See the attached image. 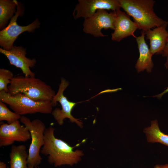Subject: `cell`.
Wrapping results in <instances>:
<instances>
[{"mask_svg":"<svg viewBox=\"0 0 168 168\" xmlns=\"http://www.w3.org/2000/svg\"><path fill=\"white\" fill-rule=\"evenodd\" d=\"M55 129L52 126L46 128L44 133V142L40 152L47 156L48 162L55 167L67 165L72 166L81 160L82 151L73 148L80 145L72 147L65 141L56 138L54 135Z\"/></svg>","mask_w":168,"mask_h":168,"instance_id":"obj_1","label":"cell"},{"mask_svg":"<svg viewBox=\"0 0 168 168\" xmlns=\"http://www.w3.org/2000/svg\"><path fill=\"white\" fill-rule=\"evenodd\" d=\"M120 7L138 25L139 29L146 31L165 25L168 21L158 17L154 12L153 0H119Z\"/></svg>","mask_w":168,"mask_h":168,"instance_id":"obj_2","label":"cell"},{"mask_svg":"<svg viewBox=\"0 0 168 168\" xmlns=\"http://www.w3.org/2000/svg\"><path fill=\"white\" fill-rule=\"evenodd\" d=\"M8 88L11 95L22 93L36 101H52L56 94L50 86L40 79L21 75L14 76Z\"/></svg>","mask_w":168,"mask_h":168,"instance_id":"obj_3","label":"cell"},{"mask_svg":"<svg viewBox=\"0 0 168 168\" xmlns=\"http://www.w3.org/2000/svg\"><path fill=\"white\" fill-rule=\"evenodd\" d=\"M0 101L8 105L14 112L21 116L37 113L49 114L52 111L51 101H36L20 93L11 95L0 91Z\"/></svg>","mask_w":168,"mask_h":168,"instance_id":"obj_4","label":"cell"},{"mask_svg":"<svg viewBox=\"0 0 168 168\" xmlns=\"http://www.w3.org/2000/svg\"><path fill=\"white\" fill-rule=\"evenodd\" d=\"M21 122L29 131L31 138L27 160L28 166L36 167L40 165L43 158L40 155V150L44 142V133L46 129L44 124L36 119L31 121L27 117L21 116Z\"/></svg>","mask_w":168,"mask_h":168,"instance_id":"obj_5","label":"cell"},{"mask_svg":"<svg viewBox=\"0 0 168 168\" xmlns=\"http://www.w3.org/2000/svg\"><path fill=\"white\" fill-rule=\"evenodd\" d=\"M24 11L22 4L18 1L17 11L11 19L8 26L0 31V45L2 49L8 50L14 46L13 44L19 36L23 33L27 31L33 32L40 27V22L38 19L26 26L18 24L17 20L19 16H22Z\"/></svg>","mask_w":168,"mask_h":168,"instance_id":"obj_6","label":"cell"},{"mask_svg":"<svg viewBox=\"0 0 168 168\" xmlns=\"http://www.w3.org/2000/svg\"><path fill=\"white\" fill-rule=\"evenodd\" d=\"M115 18V11L109 13L106 10H97L91 16L84 19L83 31L95 37L106 36L101 30L109 29L114 30Z\"/></svg>","mask_w":168,"mask_h":168,"instance_id":"obj_7","label":"cell"},{"mask_svg":"<svg viewBox=\"0 0 168 168\" xmlns=\"http://www.w3.org/2000/svg\"><path fill=\"white\" fill-rule=\"evenodd\" d=\"M68 85V82L63 78H61L58 91L54 96L51 102L53 107L56 106L57 102H59L61 105L62 109L61 110L59 108H56L52 111L51 114L60 125L63 124L64 119L67 118L69 119L71 122H75L80 127L82 128V123L79 119L74 118L71 114L72 110L76 103L69 101L63 95V92Z\"/></svg>","mask_w":168,"mask_h":168,"instance_id":"obj_8","label":"cell"},{"mask_svg":"<svg viewBox=\"0 0 168 168\" xmlns=\"http://www.w3.org/2000/svg\"><path fill=\"white\" fill-rule=\"evenodd\" d=\"M121 8L119 0H79L73 12L74 18L89 17L98 10L116 11Z\"/></svg>","mask_w":168,"mask_h":168,"instance_id":"obj_9","label":"cell"},{"mask_svg":"<svg viewBox=\"0 0 168 168\" xmlns=\"http://www.w3.org/2000/svg\"><path fill=\"white\" fill-rule=\"evenodd\" d=\"M30 138L29 131L25 126L21 125L19 120L0 125V147L12 145L15 141L25 142Z\"/></svg>","mask_w":168,"mask_h":168,"instance_id":"obj_10","label":"cell"},{"mask_svg":"<svg viewBox=\"0 0 168 168\" xmlns=\"http://www.w3.org/2000/svg\"><path fill=\"white\" fill-rule=\"evenodd\" d=\"M26 49L22 46L14 45L10 50H6L0 48V52L9 60L10 64L20 68L26 77H35V73L32 72L30 68H33L36 63L35 58H27Z\"/></svg>","mask_w":168,"mask_h":168,"instance_id":"obj_11","label":"cell"},{"mask_svg":"<svg viewBox=\"0 0 168 168\" xmlns=\"http://www.w3.org/2000/svg\"><path fill=\"white\" fill-rule=\"evenodd\" d=\"M115 11V18L114 31L111 34V39L119 42L123 39L132 36L135 39L137 37L134 32L139 27L137 24L132 21L130 16L124 12L119 9Z\"/></svg>","mask_w":168,"mask_h":168,"instance_id":"obj_12","label":"cell"},{"mask_svg":"<svg viewBox=\"0 0 168 168\" xmlns=\"http://www.w3.org/2000/svg\"><path fill=\"white\" fill-rule=\"evenodd\" d=\"M167 26L164 25L145 31L146 39L149 40V49L153 55L162 54L168 39Z\"/></svg>","mask_w":168,"mask_h":168,"instance_id":"obj_13","label":"cell"},{"mask_svg":"<svg viewBox=\"0 0 168 168\" xmlns=\"http://www.w3.org/2000/svg\"><path fill=\"white\" fill-rule=\"evenodd\" d=\"M145 31H142L140 36L137 37L136 41L138 45L139 56L135 65L138 72L146 70L151 73L154 67L152 57L153 55L151 52L145 40Z\"/></svg>","mask_w":168,"mask_h":168,"instance_id":"obj_14","label":"cell"},{"mask_svg":"<svg viewBox=\"0 0 168 168\" xmlns=\"http://www.w3.org/2000/svg\"><path fill=\"white\" fill-rule=\"evenodd\" d=\"M26 150V147L24 145L12 146L9 155L10 168H28V154Z\"/></svg>","mask_w":168,"mask_h":168,"instance_id":"obj_15","label":"cell"},{"mask_svg":"<svg viewBox=\"0 0 168 168\" xmlns=\"http://www.w3.org/2000/svg\"><path fill=\"white\" fill-rule=\"evenodd\" d=\"M16 0H0V30L5 28L17 11Z\"/></svg>","mask_w":168,"mask_h":168,"instance_id":"obj_16","label":"cell"},{"mask_svg":"<svg viewBox=\"0 0 168 168\" xmlns=\"http://www.w3.org/2000/svg\"><path fill=\"white\" fill-rule=\"evenodd\" d=\"M147 142H158L168 147V135L161 131L157 120L151 121V125L144 130Z\"/></svg>","mask_w":168,"mask_h":168,"instance_id":"obj_17","label":"cell"},{"mask_svg":"<svg viewBox=\"0 0 168 168\" xmlns=\"http://www.w3.org/2000/svg\"><path fill=\"white\" fill-rule=\"evenodd\" d=\"M21 116L11 111L6 104L0 101V121H6L8 124H11L20 119Z\"/></svg>","mask_w":168,"mask_h":168,"instance_id":"obj_18","label":"cell"},{"mask_svg":"<svg viewBox=\"0 0 168 168\" xmlns=\"http://www.w3.org/2000/svg\"><path fill=\"white\" fill-rule=\"evenodd\" d=\"M14 77L13 73L9 70L4 68L0 69V91H4L8 93L7 85L11 83Z\"/></svg>","mask_w":168,"mask_h":168,"instance_id":"obj_19","label":"cell"},{"mask_svg":"<svg viewBox=\"0 0 168 168\" xmlns=\"http://www.w3.org/2000/svg\"><path fill=\"white\" fill-rule=\"evenodd\" d=\"M166 58L165 66L166 69H168V39L166 45L161 54Z\"/></svg>","mask_w":168,"mask_h":168,"instance_id":"obj_20","label":"cell"},{"mask_svg":"<svg viewBox=\"0 0 168 168\" xmlns=\"http://www.w3.org/2000/svg\"><path fill=\"white\" fill-rule=\"evenodd\" d=\"M168 92V86L167 87L165 90L163 91L160 94L156 95L155 96H152L154 97H156L157 98L159 99H160L161 98L163 95L165 94L166 93Z\"/></svg>","mask_w":168,"mask_h":168,"instance_id":"obj_21","label":"cell"},{"mask_svg":"<svg viewBox=\"0 0 168 168\" xmlns=\"http://www.w3.org/2000/svg\"><path fill=\"white\" fill-rule=\"evenodd\" d=\"M154 168H168V164L156 165L154 166Z\"/></svg>","mask_w":168,"mask_h":168,"instance_id":"obj_22","label":"cell"},{"mask_svg":"<svg viewBox=\"0 0 168 168\" xmlns=\"http://www.w3.org/2000/svg\"><path fill=\"white\" fill-rule=\"evenodd\" d=\"M7 165L2 161L0 162V168H7Z\"/></svg>","mask_w":168,"mask_h":168,"instance_id":"obj_23","label":"cell"},{"mask_svg":"<svg viewBox=\"0 0 168 168\" xmlns=\"http://www.w3.org/2000/svg\"><path fill=\"white\" fill-rule=\"evenodd\" d=\"M28 166V168H34V167L31 166Z\"/></svg>","mask_w":168,"mask_h":168,"instance_id":"obj_24","label":"cell"},{"mask_svg":"<svg viewBox=\"0 0 168 168\" xmlns=\"http://www.w3.org/2000/svg\"><path fill=\"white\" fill-rule=\"evenodd\" d=\"M7 168H9L8 167H7Z\"/></svg>","mask_w":168,"mask_h":168,"instance_id":"obj_25","label":"cell"}]
</instances>
